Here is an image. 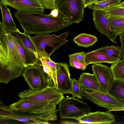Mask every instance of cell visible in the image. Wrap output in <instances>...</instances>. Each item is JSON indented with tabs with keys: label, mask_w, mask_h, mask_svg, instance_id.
I'll return each mask as SVG.
<instances>
[{
	"label": "cell",
	"mask_w": 124,
	"mask_h": 124,
	"mask_svg": "<svg viewBox=\"0 0 124 124\" xmlns=\"http://www.w3.org/2000/svg\"><path fill=\"white\" fill-rule=\"evenodd\" d=\"M14 45L10 30L0 22V83L8 84L18 78L25 69Z\"/></svg>",
	"instance_id": "1"
},
{
	"label": "cell",
	"mask_w": 124,
	"mask_h": 124,
	"mask_svg": "<svg viewBox=\"0 0 124 124\" xmlns=\"http://www.w3.org/2000/svg\"><path fill=\"white\" fill-rule=\"evenodd\" d=\"M14 16L19 22L24 32L29 35H40L56 32L73 23L60 13L55 17L43 12L17 11Z\"/></svg>",
	"instance_id": "2"
},
{
	"label": "cell",
	"mask_w": 124,
	"mask_h": 124,
	"mask_svg": "<svg viewBox=\"0 0 124 124\" xmlns=\"http://www.w3.org/2000/svg\"><path fill=\"white\" fill-rule=\"evenodd\" d=\"M58 109L50 112L40 114L30 113L12 110L0 102V121L7 120H16L29 124L31 121L39 119L46 121H55L57 120V113Z\"/></svg>",
	"instance_id": "3"
},
{
	"label": "cell",
	"mask_w": 124,
	"mask_h": 124,
	"mask_svg": "<svg viewBox=\"0 0 124 124\" xmlns=\"http://www.w3.org/2000/svg\"><path fill=\"white\" fill-rule=\"evenodd\" d=\"M61 119H76L91 112L88 104L75 97H64L59 103Z\"/></svg>",
	"instance_id": "4"
},
{
	"label": "cell",
	"mask_w": 124,
	"mask_h": 124,
	"mask_svg": "<svg viewBox=\"0 0 124 124\" xmlns=\"http://www.w3.org/2000/svg\"><path fill=\"white\" fill-rule=\"evenodd\" d=\"M18 96L27 100L54 103L56 105L65 97L61 92L48 85L38 90H25L20 93Z\"/></svg>",
	"instance_id": "5"
},
{
	"label": "cell",
	"mask_w": 124,
	"mask_h": 124,
	"mask_svg": "<svg viewBox=\"0 0 124 124\" xmlns=\"http://www.w3.org/2000/svg\"><path fill=\"white\" fill-rule=\"evenodd\" d=\"M55 3L59 13L73 23H78L83 20L84 0H57Z\"/></svg>",
	"instance_id": "6"
},
{
	"label": "cell",
	"mask_w": 124,
	"mask_h": 124,
	"mask_svg": "<svg viewBox=\"0 0 124 124\" xmlns=\"http://www.w3.org/2000/svg\"><path fill=\"white\" fill-rule=\"evenodd\" d=\"M10 34L19 43L23 51L26 67L34 65L38 61V54L31 36L25 32H20L18 29L11 30Z\"/></svg>",
	"instance_id": "7"
},
{
	"label": "cell",
	"mask_w": 124,
	"mask_h": 124,
	"mask_svg": "<svg viewBox=\"0 0 124 124\" xmlns=\"http://www.w3.org/2000/svg\"><path fill=\"white\" fill-rule=\"evenodd\" d=\"M69 34L68 32H66L58 36L55 34L36 35L35 36L31 37V39L38 53L41 52L46 53L45 51L46 46H51L52 50L51 52L49 54L50 56L60 47L68 41V40L66 39V38Z\"/></svg>",
	"instance_id": "8"
},
{
	"label": "cell",
	"mask_w": 124,
	"mask_h": 124,
	"mask_svg": "<svg viewBox=\"0 0 124 124\" xmlns=\"http://www.w3.org/2000/svg\"><path fill=\"white\" fill-rule=\"evenodd\" d=\"M22 75L32 90L41 89L47 86V75L42 66L37 63L25 68Z\"/></svg>",
	"instance_id": "9"
},
{
	"label": "cell",
	"mask_w": 124,
	"mask_h": 124,
	"mask_svg": "<svg viewBox=\"0 0 124 124\" xmlns=\"http://www.w3.org/2000/svg\"><path fill=\"white\" fill-rule=\"evenodd\" d=\"M54 103L32 101L20 98L18 101L11 104V109L32 114H40L50 112L56 109Z\"/></svg>",
	"instance_id": "10"
},
{
	"label": "cell",
	"mask_w": 124,
	"mask_h": 124,
	"mask_svg": "<svg viewBox=\"0 0 124 124\" xmlns=\"http://www.w3.org/2000/svg\"><path fill=\"white\" fill-rule=\"evenodd\" d=\"M81 95L85 99L108 110L115 108L124 107V102L108 93L99 91L89 92L81 90Z\"/></svg>",
	"instance_id": "11"
},
{
	"label": "cell",
	"mask_w": 124,
	"mask_h": 124,
	"mask_svg": "<svg viewBox=\"0 0 124 124\" xmlns=\"http://www.w3.org/2000/svg\"><path fill=\"white\" fill-rule=\"evenodd\" d=\"M93 73L99 83L100 92L108 93L110 88L115 79L111 67L101 63L94 64L92 66Z\"/></svg>",
	"instance_id": "12"
},
{
	"label": "cell",
	"mask_w": 124,
	"mask_h": 124,
	"mask_svg": "<svg viewBox=\"0 0 124 124\" xmlns=\"http://www.w3.org/2000/svg\"><path fill=\"white\" fill-rule=\"evenodd\" d=\"M0 2L18 12H44L45 9L39 0H0Z\"/></svg>",
	"instance_id": "13"
},
{
	"label": "cell",
	"mask_w": 124,
	"mask_h": 124,
	"mask_svg": "<svg viewBox=\"0 0 124 124\" xmlns=\"http://www.w3.org/2000/svg\"><path fill=\"white\" fill-rule=\"evenodd\" d=\"M56 89L63 95L70 93L71 79L68 65L66 63H57Z\"/></svg>",
	"instance_id": "14"
},
{
	"label": "cell",
	"mask_w": 124,
	"mask_h": 124,
	"mask_svg": "<svg viewBox=\"0 0 124 124\" xmlns=\"http://www.w3.org/2000/svg\"><path fill=\"white\" fill-rule=\"evenodd\" d=\"M93 20L95 28L101 33L107 36L112 42L116 43L114 40L116 36L111 29L108 16L103 11L94 10L93 11Z\"/></svg>",
	"instance_id": "15"
},
{
	"label": "cell",
	"mask_w": 124,
	"mask_h": 124,
	"mask_svg": "<svg viewBox=\"0 0 124 124\" xmlns=\"http://www.w3.org/2000/svg\"><path fill=\"white\" fill-rule=\"evenodd\" d=\"M38 60L36 63L42 66L48 80L51 79L48 86L56 88L57 63L50 59L49 54L41 52L38 53Z\"/></svg>",
	"instance_id": "16"
},
{
	"label": "cell",
	"mask_w": 124,
	"mask_h": 124,
	"mask_svg": "<svg viewBox=\"0 0 124 124\" xmlns=\"http://www.w3.org/2000/svg\"><path fill=\"white\" fill-rule=\"evenodd\" d=\"M80 124H110L115 120V115L109 112H90L75 119Z\"/></svg>",
	"instance_id": "17"
},
{
	"label": "cell",
	"mask_w": 124,
	"mask_h": 124,
	"mask_svg": "<svg viewBox=\"0 0 124 124\" xmlns=\"http://www.w3.org/2000/svg\"><path fill=\"white\" fill-rule=\"evenodd\" d=\"M78 81L81 90L89 92H100L99 83L93 73L83 72L80 75Z\"/></svg>",
	"instance_id": "18"
},
{
	"label": "cell",
	"mask_w": 124,
	"mask_h": 124,
	"mask_svg": "<svg viewBox=\"0 0 124 124\" xmlns=\"http://www.w3.org/2000/svg\"><path fill=\"white\" fill-rule=\"evenodd\" d=\"M117 62L103 53L94 50L85 54V63L87 66L91 64L103 62L112 64Z\"/></svg>",
	"instance_id": "19"
},
{
	"label": "cell",
	"mask_w": 124,
	"mask_h": 124,
	"mask_svg": "<svg viewBox=\"0 0 124 124\" xmlns=\"http://www.w3.org/2000/svg\"><path fill=\"white\" fill-rule=\"evenodd\" d=\"M0 6L2 18L1 23L4 29L10 30H17L10 10L6 5L0 2Z\"/></svg>",
	"instance_id": "20"
},
{
	"label": "cell",
	"mask_w": 124,
	"mask_h": 124,
	"mask_svg": "<svg viewBox=\"0 0 124 124\" xmlns=\"http://www.w3.org/2000/svg\"><path fill=\"white\" fill-rule=\"evenodd\" d=\"M94 50L103 53L111 59L118 61H121L122 57L123 50L122 47L107 45Z\"/></svg>",
	"instance_id": "21"
},
{
	"label": "cell",
	"mask_w": 124,
	"mask_h": 124,
	"mask_svg": "<svg viewBox=\"0 0 124 124\" xmlns=\"http://www.w3.org/2000/svg\"><path fill=\"white\" fill-rule=\"evenodd\" d=\"M73 40L78 46L85 48L92 46L98 41L96 37L85 33L78 35L74 37Z\"/></svg>",
	"instance_id": "22"
},
{
	"label": "cell",
	"mask_w": 124,
	"mask_h": 124,
	"mask_svg": "<svg viewBox=\"0 0 124 124\" xmlns=\"http://www.w3.org/2000/svg\"><path fill=\"white\" fill-rule=\"evenodd\" d=\"M108 93L124 102V81L115 79L109 89Z\"/></svg>",
	"instance_id": "23"
},
{
	"label": "cell",
	"mask_w": 124,
	"mask_h": 124,
	"mask_svg": "<svg viewBox=\"0 0 124 124\" xmlns=\"http://www.w3.org/2000/svg\"><path fill=\"white\" fill-rule=\"evenodd\" d=\"M108 18L111 29L116 36L124 33V17L108 16Z\"/></svg>",
	"instance_id": "24"
},
{
	"label": "cell",
	"mask_w": 124,
	"mask_h": 124,
	"mask_svg": "<svg viewBox=\"0 0 124 124\" xmlns=\"http://www.w3.org/2000/svg\"><path fill=\"white\" fill-rule=\"evenodd\" d=\"M121 0H106L97 3H94L88 6L89 9L103 11L110 7L120 4Z\"/></svg>",
	"instance_id": "25"
},
{
	"label": "cell",
	"mask_w": 124,
	"mask_h": 124,
	"mask_svg": "<svg viewBox=\"0 0 124 124\" xmlns=\"http://www.w3.org/2000/svg\"><path fill=\"white\" fill-rule=\"evenodd\" d=\"M110 67L115 79L124 81V61L122 60L112 64Z\"/></svg>",
	"instance_id": "26"
},
{
	"label": "cell",
	"mask_w": 124,
	"mask_h": 124,
	"mask_svg": "<svg viewBox=\"0 0 124 124\" xmlns=\"http://www.w3.org/2000/svg\"><path fill=\"white\" fill-rule=\"evenodd\" d=\"M71 87L70 93L72 97H76L78 99L82 98L80 85L78 80L75 78L71 79Z\"/></svg>",
	"instance_id": "27"
},
{
	"label": "cell",
	"mask_w": 124,
	"mask_h": 124,
	"mask_svg": "<svg viewBox=\"0 0 124 124\" xmlns=\"http://www.w3.org/2000/svg\"><path fill=\"white\" fill-rule=\"evenodd\" d=\"M108 16L124 17V8L119 7L116 6L103 10Z\"/></svg>",
	"instance_id": "28"
},
{
	"label": "cell",
	"mask_w": 124,
	"mask_h": 124,
	"mask_svg": "<svg viewBox=\"0 0 124 124\" xmlns=\"http://www.w3.org/2000/svg\"><path fill=\"white\" fill-rule=\"evenodd\" d=\"M12 37L14 45L21 58L25 68L26 67L25 58L22 48L18 42L12 36Z\"/></svg>",
	"instance_id": "29"
},
{
	"label": "cell",
	"mask_w": 124,
	"mask_h": 124,
	"mask_svg": "<svg viewBox=\"0 0 124 124\" xmlns=\"http://www.w3.org/2000/svg\"><path fill=\"white\" fill-rule=\"evenodd\" d=\"M70 66L74 68L84 70L87 66L84 63L71 58H69Z\"/></svg>",
	"instance_id": "30"
},
{
	"label": "cell",
	"mask_w": 124,
	"mask_h": 124,
	"mask_svg": "<svg viewBox=\"0 0 124 124\" xmlns=\"http://www.w3.org/2000/svg\"><path fill=\"white\" fill-rule=\"evenodd\" d=\"M45 9L52 10L57 9L55 0H39Z\"/></svg>",
	"instance_id": "31"
},
{
	"label": "cell",
	"mask_w": 124,
	"mask_h": 124,
	"mask_svg": "<svg viewBox=\"0 0 124 124\" xmlns=\"http://www.w3.org/2000/svg\"><path fill=\"white\" fill-rule=\"evenodd\" d=\"M85 52L81 51L69 55V58L73 59L85 63Z\"/></svg>",
	"instance_id": "32"
},
{
	"label": "cell",
	"mask_w": 124,
	"mask_h": 124,
	"mask_svg": "<svg viewBox=\"0 0 124 124\" xmlns=\"http://www.w3.org/2000/svg\"><path fill=\"white\" fill-rule=\"evenodd\" d=\"M119 35L120 37L119 40L121 45V47L123 48V60L124 61V33L120 34Z\"/></svg>",
	"instance_id": "33"
},
{
	"label": "cell",
	"mask_w": 124,
	"mask_h": 124,
	"mask_svg": "<svg viewBox=\"0 0 124 124\" xmlns=\"http://www.w3.org/2000/svg\"><path fill=\"white\" fill-rule=\"evenodd\" d=\"M48 121L39 119H35L30 122L29 124H49Z\"/></svg>",
	"instance_id": "34"
},
{
	"label": "cell",
	"mask_w": 124,
	"mask_h": 124,
	"mask_svg": "<svg viewBox=\"0 0 124 124\" xmlns=\"http://www.w3.org/2000/svg\"><path fill=\"white\" fill-rule=\"evenodd\" d=\"M97 0H84V3L85 8L95 3Z\"/></svg>",
	"instance_id": "35"
},
{
	"label": "cell",
	"mask_w": 124,
	"mask_h": 124,
	"mask_svg": "<svg viewBox=\"0 0 124 124\" xmlns=\"http://www.w3.org/2000/svg\"><path fill=\"white\" fill-rule=\"evenodd\" d=\"M59 14V12L58 10L55 9L52 10L49 15L53 16L56 17L58 16Z\"/></svg>",
	"instance_id": "36"
},
{
	"label": "cell",
	"mask_w": 124,
	"mask_h": 124,
	"mask_svg": "<svg viewBox=\"0 0 124 124\" xmlns=\"http://www.w3.org/2000/svg\"><path fill=\"white\" fill-rule=\"evenodd\" d=\"M124 110V107L115 108L111 109L108 110L106 112H109L112 111H119Z\"/></svg>",
	"instance_id": "37"
},
{
	"label": "cell",
	"mask_w": 124,
	"mask_h": 124,
	"mask_svg": "<svg viewBox=\"0 0 124 124\" xmlns=\"http://www.w3.org/2000/svg\"><path fill=\"white\" fill-rule=\"evenodd\" d=\"M116 6L119 7L124 8V1L120 3L119 4Z\"/></svg>",
	"instance_id": "38"
},
{
	"label": "cell",
	"mask_w": 124,
	"mask_h": 124,
	"mask_svg": "<svg viewBox=\"0 0 124 124\" xmlns=\"http://www.w3.org/2000/svg\"><path fill=\"white\" fill-rule=\"evenodd\" d=\"M97 0L96 2L95 3H97L101 1L105 0Z\"/></svg>",
	"instance_id": "39"
},
{
	"label": "cell",
	"mask_w": 124,
	"mask_h": 124,
	"mask_svg": "<svg viewBox=\"0 0 124 124\" xmlns=\"http://www.w3.org/2000/svg\"><path fill=\"white\" fill-rule=\"evenodd\" d=\"M57 0H55V1H56Z\"/></svg>",
	"instance_id": "40"
},
{
	"label": "cell",
	"mask_w": 124,
	"mask_h": 124,
	"mask_svg": "<svg viewBox=\"0 0 124 124\" xmlns=\"http://www.w3.org/2000/svg\"></svg>",
	"instance_id": "41"
}]
</instances>
